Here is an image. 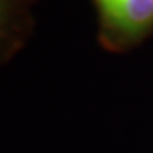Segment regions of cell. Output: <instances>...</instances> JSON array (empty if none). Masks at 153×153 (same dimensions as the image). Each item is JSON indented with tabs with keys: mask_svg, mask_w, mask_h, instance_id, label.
Masks as SVG:
<instances>
[{
	"mask_svg": "<svg viewBox=\"0 0 153 153\" xmlns=\"http://www.w3.org/2000/svg\"><path fill=\"white\" fill-rule=\"evenodd\" d=\"M100 39L107 48L124 49L153 31V0H94Z\"/></svg>",
	"mask_w": 153,
	"mask_h": 153,
	"instance_id": "obj_1",
	"label": "cell"
},
{
	"mask_svg": "<svg viewBox=\"0 0 153 153\" xmlns=\"http://www.w3.org/2000/svg\"><path fill=\"white\" fill-rule=\"evenodd\" d=\"M36 0H0V65L7 61L31 31V5Z\"/></svg>",
	"mask_w": 153,
	"mask_h": 153,
	"instance_id": "obj_2",
	"label": "cell"
}]
</instances>
